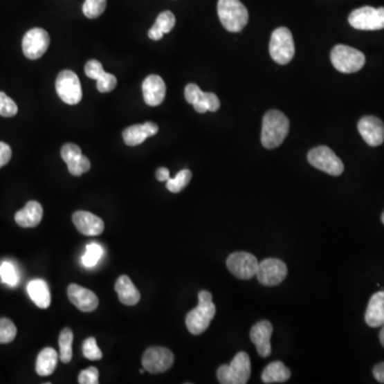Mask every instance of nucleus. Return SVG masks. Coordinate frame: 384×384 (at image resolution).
<instances>
[{"label": "nucleus", "mask_w": 384, "mask_h": 384, "mask_svg": "<svg viewBox=\"0 0 384 384\" xmlns=\"http://www.w3.org/2000/svg\"><path fill=\"white\" fill-rule=\"evenodd\" d=\"M56 91L61 100L68 105H77L82 98L80 78L71 70L59 73L56 80Z\"/></svg>", "instance_id": "nucleus-9"}, {"label": "nucleus", "mask_w": 384, "mask_h": 384, "mask_svg": "<svg viewBox=\"0 0 384 384\" xmlns=\"http://www.w3.org/2000/svg\"><path fill=\"white\" fill-rule=\"evenodd\" d=\"M259 262L253 254L248 252H235L226 259V266L234 277L240 280H250L255 277Z\"/></svg>", "instance_id": "nucleus-10"}, {"label": "nucleus", "mask_w": 384, "mask_h": 384, "mask_svg": "<svg viewBox=\"0 0 384 384\" xmlns=\"http://www.w3.org/2000/svg\"><path fill=\"white\" fill-rule=\"evenodd\" d=\"M307 161L314 168L333 176H338L344 172V163L336 156V154L326 145H320L311 149L307 154Z\"/></svg>", "instance_id": "nucleus-7"}, {"label": "nucleus", "mask_w": 384, "mask_h": 384, "mask_svg": "<svg viewBox=\"0 0 384 384\" xmlns=\"http://www.w3.org/2000/svg\"><path fill=\"white\" fill-rule=\"evenodd\" d=\"M19 111L17 102L10 98L7 94L0 91V116L5 118L15 117Z\"/></svg>", "instance_id": "nucleus-35"}, {"label": "nucleus", "mask_w": 384, "mask_h": 384, "mask_svg": "<svg viewBox=\"0 0 384 384\" xmlns=\"http://www.w3.org/2000/svg\"><path fill=\"white\" fill-rule=\"evenodd\" d=\"M365 322L372 328H378L384 324V291L374 293L365 313Z\"/></svg>", "instance_id": "nucleus-21"}, {"label": "nucleus", "mask_w": 384, "mask_h": 384, "mask_svg": "<svg viewBox=\"0 0 384 384\" xmlns=\"http://www.w3.org/2000/svg\"><path fill=\"white\" fill-rule=\"evenodd\" d=\"M143 98L147 105L156 107L161 105L165 98V84L158 75H149L143 80Z\"/></svg>", "instance_id": "nucleus-18"}, {"label": "nucleus", "mask_w": 384, "mask_h": 384, "mask_svg": "<svg viewBox=\"0 0 384 384\" xmlns=\"http://www.w3.org/2000/svg\"><path fill=\"white\" fill-rule=\"evenodd\" d=\"M191 177H192V173L188 169L179 171L174 179H169L167 181V189L172 194H179L188 186Z\"/></svg>", "instance_id": "nucleus-29"}, {"label": "nucleus", "mask_w": 384, "mask_h": 384, "mask_svg": "<svg viewBox=\"0 0 384 384\" xmlns=\"http://www.w3.org/2000/svg\"><path fill=\"white\" fill-rule=\"evenodd\" d=\"M73 340H74V334L70 328H64L61 331L59 336V358H60L62 363H70L73 358Z\"/></svg>", "instance_id": "nucleus-27"}, {"label": "nucleus", "mask_w": 384, "mask_h": 384, "mask_svg": "<svg viewBox=\"0 0 384 384\" xmlns=\"http://www.w3.org/2000/svg\"><path fill=\"white\" fill-rule=\"evenodd\" d=\"M58 358V352L54 348H44L37 356V364H35L37 375L42 377L51 376L56 369Z\"/></svg>", "instance_id": "nucleus-24"}, {"label": "nucleus", "mask_w": 384, "mask_h": 384, "mask_svg": "<svg viewBox=\"0 0 384 384\" xmlns=\"http://www.w3.org/2000/svg\"><path fill=\"white\" fill-rule=\"evenodd\" d=\"M90 168H91V163L84 155H82L80 158L68 165V171L74 176H80L84 173L88 172Z\"/></svg>", "instance_id": "nucleus-37"}, {"label": "nucleus", "mask_w": 384, "mask_h": 384, "mask_svg": "<svg viewBox=\"0 0 384 384\" xmlns=\"http://www.w3.org/2000/svg\"><path fill=\"white\" fill-rule=\"evenodd\" d=\"M380 342H381L382 346L384 347V324L382 326L381 331H380Z\"/></svg>", "instance_id": "nucleus-45"}, {"label": "nucleus", "mask_w": 384, "mask_h": 384, "mask_svg": "<svg viewBox=\"0 0 384 384\" xmlns=\"http://www.w3.org/2000/svg\"><path fill=\"white\" fill-rule=\"evenodd\" d=\"M269 53L273 61L282 66H285L293 60L295 56V43L289 29L280 27L273 31L269 43Z\"/></svg>", "instance_id": "nucleus-6"}, {"label": "nucleus", "mask_w": 384, "mask_h": 384, "mask_svg": "<svg viewBox=\"0 0 384 384\" xmlns=\"http://www.w3.org/2000/svg\"><path fill=\"white\" fill-rule=\"evenodd\" d=\"M192 106L199 113H205L208 111L214 112L219 110L220 100L214 93L202 92L198 102H194Z\"/></svg>", "instance_id": "nucleus-28"}, {"label": "nucleus", "mask_w": 384, "mask_h": 384, "mask_svg": "<svg viewBox=\"0 0 384 384\" xmlns=\"http://www.w3.org/2000/svg\"><path fill=\"white\" fill-rule=\"evenodd\" d=\"M140 374H145V368H143V369H140Z\"/></svg>", "instance_id": "nucleus-47"}, {"label": "nucleus", "mask_w": 384, "mask_h": 384, "mask_svg": "<svg viewBox=\"0 0 384 384\" xmlns=\"http://www.w3.org/2000/svg\"><path fill=\"white\" fill-rule=\"evenodd\" d=\"M106 6L107 0H84L82 12L88 19H98L105 11Z\"/></svg>", "instance_id": "nucleus-30"}, {"label": "nucleus", "mask_w": 384, "mask_h": 384, "mask_svg": "<svg viewBox=\"0 0 384 384\" xmlns=\"http://www.w3.org/2000/svg\"><path fill=\"white\" fill-rule=\"evenodd\" d=\"M51 44L48 33L42 28H33L24 35L21 47L25 57L30 60L40 59Z\"/></svg>", "instance_id": "nucleus-11"}, {"label": "nucleus", "mask_w": 384, "mask_h": 384, "mask_svg": "<svg viewBox=\"0 0 384 384\" xmlns=\"http://www.w3.org/2000/svg\"><path fill=\"white\" fill-rule=\"evenodd\" d=\"M358 133L370 147H379L384 143V124L379 118H362L358 124Z\"/></svg>", "instance_id": "nucleus-14"}, {"label": "nucleus", "mask_w": 384, "mask_h": 384, "mask_svg": "<svg viewBox=\"0 0 384 384\" xmlns=\"http://www.w3.org/2000/svg\"><path fill=\"white\" fill-rule=\"evenodd\" d=\"M17 329L8 318H0V344H9L17 338Z\"/></svg>", "instance_id": "nucleus-33"}, {"label": "nucleus", "mask_w": 384, "mask_h": 384, "mask_svg": "<svg viewBox=\"0 0 384 384\" xmlns=\"http://www.w3.org/2000/svg\"><path fill=\"white\" fill-rule=\"evenodd\" d=\"M287 275V266L277 259H267L259 262L256 277L265 286H277L284 281Z\"/></svg>", "instance_id": "nucleus-13"}, {"label": "nucleus", "mask_w": 384, "mask_h": 384, "mask_svg": "<svg viewBox=\"0 0 384 384\" xmlns=\"http://www.w3.org/2000/svg\"><path fill=\"white\" fill-rule=\"evenodd\" d=\"M199 304L186 316V326L194 336H200L208 330L212 318L216 315V307L212 303V293L208 291L199 293Z\"/></svg>", "instance_id": "nucleus-2"}, {"label": "nucleus", "mask_w": 384, "mask_h": 384, "mask_svg": "<svg viewBox=\"0 0 384 384\" xmlns=\"http://www.w3.org/2000/svg\"><path fill=\"white\" fill-rule=\"evenodd\" d=\"M174 15L171 11L161 12L157 17L153 27L149 30V37L153 41H159L163 39L165 33L172 31L175 26Z\"/></svg>", "instance_id": "nucleus-25"}, {"label": "nucleus", "mask_w": 384, "mask_h": 384, "mask_svg": "<svg viewBox=\"0 0 384 384\" xmlns=\"http://www.w3.org/2000/svg\"><path fill=\"white\" fill-rule=\"evenodd\" d=\"M73 223L80 233L86 236H98L105 230V223L92 212L78 210L73 214Z\"/></svg>", "instance_id": "nucleus-17"}, {"label": "nucleus", "mask_w": 384, "mask_h": 384, "mask_svg": "<svg viewBox=\"0 0 384 384\" xmlns=\"http://www.w3.org/2000/svg\"><path fill=\"white\" fill-rule=\"evenodd\" d=\"M102 256V246L98 245L96 242H91V244H89L86 246V253L82 256V264L86 268L94 267L98 263Z\"/></svg>", "instance_id": "nucleus-31"}, {"label": "nucleus", "mask_w": 384, "mask_h": 384, "mask_svg": "<svg viewBox=\"0 0 384 384\" xmlns=\"http://www.w3.org/2000/svg\"><path fill=\"white\" fill-rule=\"evenodd\" d=\"M27 291H28L31 300L35 302L37 307L45 310V309H47L51 305V291H49L48 285L46 284V282L39 279L33 280V281L29 282Z\"/></svg>", "instance_id": "nucleus-23"}, {"label": "nucleus", "mask_w": 384, "mask_h": 384, "mask_svg": "<svg viewBox=\"0 0 384 384\" xmlns=\"http://www.w3.org/2000/svg\"><path fill=\"white\" fill-rule=\"evenodd\" d=\"M374 377L380 383H384V362L379 363L374 367L373 370Z\"/></svg>", "instance_id": "nucleus-43"}, {"label": "nucleus", "mask_w": 384, "mask_h": 384, "mask_svg": "<svg viewBox=\"0 0 384 384\" xmlns=\"http://www.w3.org/2000/svg\"><path fill=\"white\" fill-rule=\"evenodd\" d=\"M381 221H382V223L384 224V212H383V214H382V216H381Z\"/></svg>", "instance_id": "nucleus-46"}, {"label": "nucleus", "mask_w": 384, "mask_h": 384, "mask_svg": "<svg viewBox=\"0 0 384 384\" xmlns=\"http://www.w3.org/2000/svg\"><path fill=\"white\" fill-rule=\"evenodd\" d=\"M289 120L283 112L271 110L264 116L262 145L268 149H277L289 135Z\"/></svg>", "instance_id": "nucleus-1"}, {"label": "nucleus", "mask_w": 384, "mask_h": 384, "mask_svg": "<svg viewBox=\"0 0 384 384\" xmlns=\"http://www.w3.org/2000/svg\"><path fill=\"white\" fill-rule=\"evenodd\" d=\"M156 179L159 182H167L170 179V171L165 167H161L156 171Z\"/></svg>", "instance_id": "nucleus-44"}, {"label": "nucleus", "mask_w": 384, "mask_h": 384, "mask_svg": "<svg viewBox=\"0 0 384 384\" xmlns=\"http://www.w3.org/2000/svg\"><path fill=\"white\" fill-rule=\"evenodd\" d=\"M217 10L222 26L230 33H240L249 21V12L240 0H219Z\"/></svg>", "instance_id": "nucleus-3"}, {"label": "nucleus", "mask_w": 384, "mask_h": 384, "mask_svg": "<svg viewBox=\"0 0 384 384\" xmlns=\"http://www.w3.org/2000/svg\"><path fill=\"white\" fill-rule=\"evenodd\" d=\"M202 92V90L199 88L198 84H187L186 88H185V98H186V100L189 102V104L194 105V102H198Z\"/></svg>", "instance_id": "nucleus-41"}, {"label": "nucleus", "mask_w": 384, "mask_h": 384, "mask_svg": "<svg viewBox=\"0 0 384 384\" xmlns=\"http://www.w3.org/2000/svg\"><path fill=\"white\" fill-rule=\"evenodd\" d=\"M157 124L153 122H145L143 124H136L124 129L123 139L128 147H136L145 143V140L158 133Z\"/></svg>", "instance_id": "nucleus-19"}, {"label": "nucleus", "mask_w": 384, "mask_h": 384, "mask_svg": "<svg viewBox=\"0 0 384 384\" xmlns=\"http://www.w3.org/2000/svg\"><path fill=\"white\" fill-rule=\"evenodd\" d=\"M98 377H100V372L98 368L91 366L80 372L78 382L80 384H98Z\"/></svg>", "instance_id": "nucleus-39"}, {"label": "nucleus", "mask_w": 384, "mask_h": 384, "mask_svg": "<svg viewBox=\"0 0 384 384\" xmlns=\"http://www.w3.org/2000/svg\"><path fill=\"white\" fill-rule=\"evenodd\" d=\"M12 157V149L7 143L0 141V168L9 163Z\"/></svg>", "instance_id": "nucleus-42"}, {"label": "nucleus", "mask_w": 384, "mask_h": 384, "mask_svg": "<svg viewBox=\"0 0 384 384\" xmlns=\"http://www.w3.org/2000/svg\"><path fill=\"white\" fill-rule=\"evenodd\" d=\"M82 155L80 147L78 145H73V143H66L61 149V157L66 165H70L73 161L80 158Z\"/></svg>", "instance_id": "nucleus-38"}, {"label": "nucleus", "mask_w": 384, "mask_h": 384, "mask_svg": "<svg viewBox=\"0 0 384 384\" xmlns=\"http://www.w3.org/2000/svg\"><path fill=\"white\" fill-rule=\"evenodd\" d=\"M82 352H84V358H88L90 361L102 360V350L98 348L96 340L94 338H89L84 340V345H82Z\"/></svg>", "instance_id": "nucleus-34"}, {"label": "nucleus", "mask_w": 384, "mask_h": 384, "mask_svg": "<svg viewBox=\"0 0 384 384\" xmlns=\"http://www.w3.org/2000/svg\"><path fill=\"white\" fill-rule=\"evenodd\" d=\"M114 289L117 291L119 300L124 305L133 307V305L137 304L140 301V298H141L137 287L135 286V284H134L131 280L127 275H121L117 280L116 285H114Z\"/></svg>", "instance_id": "nucleus-22"}, {"label": "nucleus", "mask_w": 384, "mask_h": 384, "mask_svg": "<svg viewBox=\"0 0 384 384\" xmlns=\"http://www.w3.org/2000/svg\"><path fill=\"white\" fill-rule=\"evenodd\" d=\"M350 25L358 30H381L384 28V8L362 7L350 13Z\"/></svg>", "instance_id": "nucleus-8"}, {"label": "nucleus", "mask_w": 384, "mask_h": 384, "mask_svg": "<svg viewBox=\"0 0 384 384\" xmlns=\"http://www.w3.org/2000/svg\"><path fill=\"white\" fill-rule=\"evenodd\" d=\"M0 277L5 284L9 286H15L19 283V273L17 268L10 262H3L0 265Z\"/></svg>", "instance_id": "nucleus-32"}, {"label": "nucleus", "mask_w": 384, "mask_h": 384, "mask_svg": "<svg viewBox=\"0 0 384 384\" xmlns=\"http://www.w3.org/2000/svg\"><path fill=\"white\" fill-rule=\"evenodd\" d=\"M43 208L37 201H29L15 214V222L21 228H35L42 221Z\"/></svg>", "instance_id": "nucleus-20"}, {"label": "nucleus", "mask_w": 384, "mask_h": 384, "mask_svg": "<svg viewBox=\"0 0 384 384\" xmlns=\"http://www.w3.org/2000/svg\"><path fill=\"white\" fill-rule=\"evenodd\" d=\"M291 369L280 361L268 364L262 374L264 383H283L291 378Z\"/></svg>", "instance_id": "nucleus-26"}, {"label": "nucleus", "mask_w": 384, "mask_h": 384, "mask_svg": "<svg viewBox=\"0 0 384 384\" xmlns=\"http://www.w3.org/2000/svg\"><path fill=\"white\" fill-rule=\"evenodd\" d=\"M84 72L90 80H98L105 73V71H104L100 61L90 60L86 62V66H84Z\"/></svg>", "instance_id": "nucleus-40"}, {"label": "nucleus", "mask_w": 384, "mask_h": 384, "mask_svg": "<svg viewBox=\"0 0 384 384\" xmlns=\"http://www.w3.org/2000/svg\"><path fill=\"white\" fill-rule=\"evenodd\" d=\"M331 61L338 72L351 74L358 72L365 64V56L362 51L347 46L336 45L331 51Z\"/></svg>", "instance_id": "nucleus-5"}, {"label": "nucleus", "mask_w": 384, "mask_h": 384, "mask_svg": "<svg viewBox=\"0 0 384 384\" xmlns=\"http://www.w3.org/2000/svg\"><path fill=\"white\" fill-rule=\"evenodd\" d=\"M117 84V77L110 74V73H104V74L96 80V86H98V90L100 93H108V92L113 91Z\"/></svg>", "instance_id": "nucleus-36"}, {"label": "nucleus", "mask_w": 384, "mask_h": 384, "mask_svg": "<svg viewBox=\"0 0 384 384\" xmlns=\"http://www.w3.org/2000/svg\"><path fill=\"white\" fill-rule=\"evenodd\" d=\"M273 332V324L268 320H262L252 327L250 338L262 358H268L271 354V338Z\"/></svg>", "instance_id": "nucleus-15"}, {"label": "nucleus", "mask_w": 384, "mask_h": 384, "mask_svg": "<svg viewBox=\"0 0 384 384\" xmlns=\"http://www.w3.org/2000/svg\"><path fill=\"white\" fill-rule=\"evenodd\" d=\"M68 297L71 302L84 313L93 312L98 309V298L93 291L78 284H71L68 287Z\"/></svg>", "instance_id": "nucleus-16"}, {"label": "nucleus", "mask_w": 384, "mask_h": 384, "mask_svg": "<svg viewBox=\"0 0 384 384\" xmlns=\"http://www.w3.org/2000/svg\"><path fill=\"white\" fill-rule=\"evenodd\" d=\"M174 363V354L165 347L149 348L143 356V365L151 374L165 373Z\"/></svg>", "instance_id": "nucleus-12"}, {"label": "nucleus", "mask_w": 384, "mask_h": 384, "mask_svg": "<svg viewBox=\"0 0 384 384\" xmlns=\"http://www.w3.org/2000/svg\"><path fill=\"white\" fill-rule=\"evenodd\" d=\"M251 375V361L245 351L234 356L228 365H221L217 372V378L222 384H246Z\"/></svg>", "instance_id": "nucleus-4"}]
</instances>
